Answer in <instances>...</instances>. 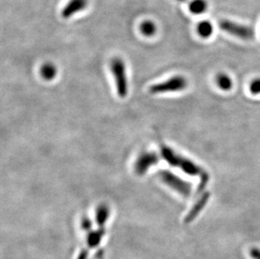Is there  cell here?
<instances>
[{
	"label": "cell",
	"mask_w": 260,
	"mask_h": 259,
	"mask_svg": "<svg viewBox=\"0 0 260 259\" xmlns=\"http://www.w3.org/2000/svg\"><path fill=\"white\" fill-rule=\"evenodd\" d=\"M250 255L254 259H260V250L258 248H252L250 250Z\"/></svg>",
	"instance_id": "19"
},
{
	"label": "cell",
	"mask_w": 260,
	"mask_h": 259,
	"mask_svg": "<svg viewBox=\"0 0 260 259\" xmlns=\"http://www.w3.org/2000/svg\"><path fill=\"white\" fill-rule=\"evenodd\" d=\"M210 197H211V193L208 191L204 192L201 194L199 199L195 202V204L192 206V208L191 209L187 216H185V223H191V221H193L198 216V215L200 214L203 209L205 208V206L210 199Z\"/></svg>",
	"instance_id": "8"
},
{
	"label": "cell",
	"mask_w": 260,
	"mask_h": 259,
	"mask_svg": "<svg viewBox=\"0 0 260 259\" xmlns=\"http://www.w3.org/2000/svg\"><path fill=\"white\" fill-rule=\"evenodd\" d=\"M88 254H89V253H88V249L84 248V249L79 253V256H78L77 259H88Z\"/></svg>",
	"instance_id": "20"
},
{
	"label": "cell",
	"mask_w": 260,
	"mask_h": 259,
	"mask_svg": "<svg viewBox=\"0 0 260 259\" xmlns=\"http://www.w3.org/2000/svg\"><path fill=\"white\" fill-rule=\"evenodd\" d=\"M106 234V229L104 227H100L95 231H90L87 236V245L89 248H95L100 244L102 238Z\"/></svg>",
	"instance_id": "9"
},
{
	"label": "cell",
	"mask_w": 260,
	"mask_h": 259,
	"mask_svg": "<svg viewBox=\"0 0 260 259\" xmlns=\"http://www.w3.org/2000/svg\"><path fill=\"white\" fill-rule=\"evenodd\" d=\"M109 208L106 205H101L96 211V223L100 227H104L109 220Z\"/></svg>",
	"instance_id": "11"
},
{
	"label": "cell",
	"mask_w": 260,
	"mask_h": 259,
	"mask_svg": "<svg viewBox=\"0 0 260 259\" xmlns=\"http://www.w3.org/2000/svg\"><path fill=\"white\" fill-rule=\"evenodd\" d=\"M175 1L179 2V3H187V4H189V3L191 2V0H175Z\"/></svg>",
	"instance_id": "21"
},
{
	"label": "cell",
	"mask_w": 260,
	"mask_h": 259,
	"mask_svg": "<svg viewBox=\"0 0 260 259\" xmlns=\"http://www.w3.org/2000/svg\"><path fill=\"white\" fill-rule=\"evenodd\" d=\"M92 221L88 217L85 216L81 220V227L82 229L85 232H90L91 228H92Z\"/></svg>",
	"instance_id": "17"
},
{
	"label": "cell",
	"mask_w": 260,
	"mask_h": 259,
	"mask_svg": "<svg viewBox=\"0 0 260 259\" xmlns=\"http://www.w3.org/2000/svg\"><path fill=\"white\" fill-rule=\"evenodd\" d=\"M110 70L115 79L119 97L126 98L128 94V83L124 61L119 58H114L110 64Z\"/></svg>",
	"instance_id": "2"
},
{
	"label": "cell",
	"mask_w": 260,
	"mask_h": 259,
	"mask_svg": "<svg viewBox=\"0 0 260 259\" xmlns=\"http://www.w3.org/2000/svg\"><path fill=\"white\" fill-rule=\"evenodd\" d=\"M217 83L221 90H230L233 87V80L225 73H219L217 77Z\"/></svg>",
	"instance_id": "15"
},
{
	"label": "cell",
	"mask_w": 260,
	"mask_h": 259,
	"mask_svg": "<svg viewBox=\"0 0 260 259\" xmlns=\"http://www.w3.org/2000/svg\"><path fill=\"white\" fill-rule=\"evenodd\" d=\"M88 3V0H70L62 10V17L64 19L72 18L76 14L86 9Z\"/></svg>",
	"instance_id": "7"
},
{
	"label": "cell",
	"mask_w": 260,
	"mask_h": 259,
	"mask_svg": "<svg viewBox=\"0 0 260 259\" xmlns=\"http://www.w3.org/2000/svg\"><path fill=\"white\" fill-rule=\"evenodd\" d=\"M188 7L194 15H200L207 10L208 3L206 0H191Z\"/></svg>",
	"instance_id": "10"
},
{
	"label": "cell",
	"mask_w": 260,
	"mask_h": 259,
	"mask_svg": "<svg viewBox=\"0 0 260 259\" xmlns=\"http://www.w3.org/2000/svg\"><path fill=\"white\" fill-rule=\"evenodd\" d=\"M161 155L167 163L172 167H176L181 169L183 172L186 174L195 176V175H201L206 172L204 169H200L199 166L193 163L191 160L187 159L185 157H182L180 155L176 153L172 148L167 147L165 145H160Z\"/></svg>",
	"instance_id": "1"
},
{
	"label": "cell",
	"mask_w": 260,
	"mask_h": 259,
	"mask_svg": "<svg viewBox=\"0 0 260 259\" xmlns=\"http://www.w3.org/2000/svg\"><path fill=\"white\" fill-rule=\"evenodd\" d=\"M159 162V157L156 152L152 151H144L140 154L139 157L134 164V170L137 175L145 174L149 169L152 166H155Z\"/></svg>",
	"instance_id": "6"
},
{
	"label": "cell",
	"mask_w": 260,
	"mask_h": 259,
	"mask_svg": "<svg viewBox=\"0 0 260 259\" xmlns=\"http://www.w3.org/2000/svg\"><path fill=\"white\" fill-rule=\"evenodd\" d=\"M158 176L164 184H167L169 187L176 192L180 194L181 195L185 197L191 195L192 187L191 184L187 181L182 179L177 175L167 170H163L159 172Z\"/></svg>",
	"instance_id": "3"
},
{
	"label": "cell",
	"mask_w": 260,
	"mask_h": 259,
	"mask_svg": "<svg viewBox=\"0 0 260 259\" xmlns=\"http://www.w3.org/2000/svg\"><path fill=\"white\" fill-rule=\"evenodd\" d=\"M186 87L187 80L181 76H175L166 81L152 85L149 87V92L152 94H164L184 90Z\"/></svg>",
	"instance_id": "4"
},
{
	"label": "cell",
	"mask_w": 260,
	"mask_h": 259,
	"mask_svg": "<svg viewBox=\"0 0 260 259\" xmlns=\"http://www.w3.org/2000/svg\"><path fill=\"white\" fill-rule=\"evenodd\" d=\"M58 73V69L52 64H45L41 68V75L43 79L47 81L54 79Z\"/></svg>",
	"instance_id": "12"
},
{
	"label": "cell",
	"mask_w": 260,
	"mask_h": 259,
	"mask_svg": "<svg viewBox=\"0 0 260 259\" xmlns=\"http://www.w3.org/2000/svg\"><path fill=\"white\" fill-rule=\"evenodd\" d=\"M250 92L253 94H260V79H255L250 85Z\"/></svg>",
	"instance_id": "18"
},
{
	"label": "cell",
	"mask_w": 260,
	"mask_h": 259,
	"mask_svg": "<svg viewBox=\"0 0 260 259\" xmlns=\"http://www.w3.org/2000/svg\"><path fill=\"white\" fill-rule=\"evenodd\" d=\"M219 26L221 30L239 39L251 40L254 38V30L245 24H239L230 20H221Z\"/></svg>",
	"instance_id": "5"
},
{
	"label": "cell",
	"mask_w": 260,
	"mask_h": 259,
	"mask_svg": "<svg viewBox=\"0 0 260 259\" xmlns=\"http://www.w3.org/2000/svg\"><path fill=\"white\" fill-rule=\"evenodd\" d=\"M197 32L202 38H209L213 33V25L211 22L203 21L197 25Z\"/></svg>",
	"instance_id": "13"
},
{
	"label": "cell",
	"mask_w": 260,
	"mask_h": 259,
	"mask_svg": "<svg viewBox=\"0 0 260 259\" xmlns=\"http://www.w3.org/2000/svg\"><path fill=\"white\" fill-rule=\"evenodd\" d=\"M200 178V184H199V186H198V189H197V193L198 194L201 193L203 190H205V188L206 187V185H207L209 180H210V176L206 172L204 173Z\"/></svg>",
	"instance_id": "16"
},
{
	"label": "cell",
	"mask_w": 260,
	"mask_h": 259,
	"mask_svg": "<svg viewBox=\"0 0 260 259\" xmlns=\"http://www.w3.org/2000/svg\"><path fill=\"white\" fill-rule=\"evenodd\" d=\"M140 30L143 36L151 37L157 32V26L152 21H144L140 25Z\"/></svg>",
	"instance_id": "14"
}]
</instances>
